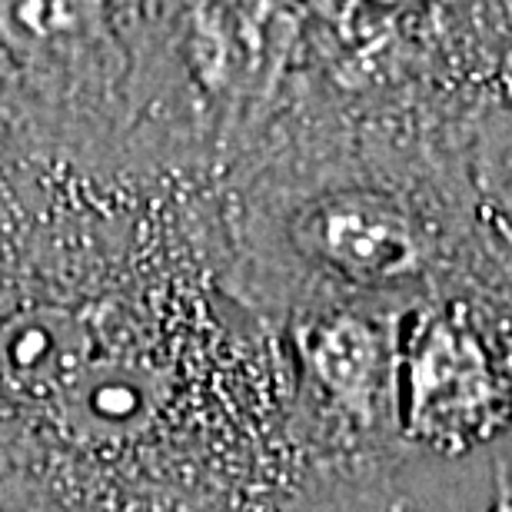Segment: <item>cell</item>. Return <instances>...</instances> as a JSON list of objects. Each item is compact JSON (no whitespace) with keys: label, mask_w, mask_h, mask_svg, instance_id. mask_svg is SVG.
I'll return each instance as SVG.
<instances>
[{"label":"cell","mask_w":512,"mask_h":512,"mask_svg":"<svg viewBox=\"0 0 512 512\" xmlns=\"http://www.w3.org/2000/svg\"><path fill=\"white\" fill-rule=\"evenodd\" d=\"M469 133L423 114H346L296 84L217 180L237 293L290 323L326 306L409 313L453 293L512 300Z\"/></svg>","instance_id":"1"},{"label":"cell","mask_w":512,"mask_h":512,"mask_svg":"<svg viewBox=\"0 0 512 512\" xmlns=\"http://www.w3.org/2000/svg\"><path fill=\"white\" fill-rule=\"evenodd\" d=\"M150 4H0V157L133 163Z\"/></svg>","instance_id":"2"},{"label":"cell","mask_w":512,"mask_h":512,"mask_svg":"<svg viewBox=\"0 0 512 512\" xmlns=\"http://www.w3.org/2000/svg\"><path fill=\"white\" fill-rule=\"evenodd\" d=\"M403 316L326 306L283 323L296 446L336 512H399V473L413 456L399 423Z\"/></svg>","instance_id":"3"},{"label":"cell","mask_w":512,"mask_h":512,"mask_svg":"<svg viewBox=\"0 0 512 512\" xmlns=\"http://www.w3.org/2000/svg\"><path fill=\"white\" fill-rule=\"evenodd\" d=\"M399 423L413 453L459 459L512 429V300L453 293L399 326Z\"/></svg>","instance_id":"4"},{"label":"cell","mask_w":512,"mask_h":512,"mask_svg":"<svg viewBox=\"0 0 512 512\" xmlns=\"http://www.w3.org/2000/svg\"><path fill=\"white\" fill-rule=\"evenodd\" d=\"M469 167L489 227L512 253V64L503 94L479 117Z\"/></svg>","instance_id":"5"},{"label":"cell","mask_w":512,"mask_h":512,"mask_svg":"<svg viewBox=\"0 0 512 512\" xmlns=\"http://www.w3.org/2000/svg\"><path fill=\"white\" fill-rule=\"evenodd\" d=\"M486 512H512L509 509V473H506V466H496V496H493V503H489Z\"/></svg>","instance_id":"6"},{"label":"cell","mask_w":512,"mask_h":512,"mask_svg":"<svg viewBox=\"0 0 512 512\" xmlns=\"http://www.w3.org/2000/svg\"><path fill=\"white\" fill-rule=\"evenodd\" d=\"M509 509H512V483H509Z\"/></svg>","instance_id":"7"}]
</instances>
